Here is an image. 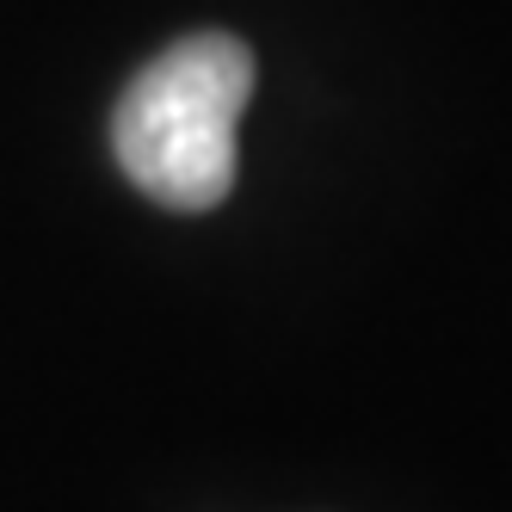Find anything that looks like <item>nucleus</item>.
I'll list each match as a JSON object with an SVG mask.
<instances>
[{
  "label": "nucleus",
  "instance_id": "nucleus-1",
  "mask_svg": "<svg viewBox=\"0 0 512 512\" xmlns=\"http://www.w3.org/2000/svg\"><path fill=\"white\" fill-rule=\"evenodd\" d=\"M253 93V56L229 31H198L161 50L124 87L112 149L167 210H210L235 186V124Z\"/></svg>",
  "mask_w": 512,
  "mask_h": 512
}]
</instances>
